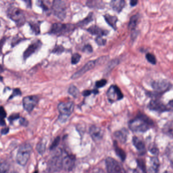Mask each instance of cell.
<instances>
[{
	"label": "cell",
	"instance_id": "5",
	"mask_svg": "<svg viewBox=\"0 0 173 173\" xmlns=\"http://www.w3.org/2000/svg\"><path fill=\"white\" fill-rule=\"evenodd\" d=\"M75 105L72 102H61L58 105V109L60 113L59 119L61 120H66L67 118L72 113Z\"/></svg>",
	"mask_w": 173,
	"mask_h": 173
},
{
	"label": "cell",
	"instance_id": "35",
	"mask_svg": "<svg viewBox=\"0 0 173 173\" xmlns=\"http://www.w3.org/2000/svg\"><path fill=\"white\" fill-rule=\"evenodd\" d=\"M107 83V80L105 79L97 81L95 83V85L97 88H101L104 87Z\"/></svg>",
	"mask_w": 173,
	"mask_h": 173
},
{
	"label": "cell",
	"instance_id": "29",
	"mask_svg": "<svg viewBox=\"0 0 173 173\" xmlns=\"http://www.w3.org/2000/svg\"><path fill=\"white\" fill-rule=\"evenodd\" d=\"M31 29L32 30L33 32L35 33V34L38 35L40 33V25L39 23H30Z\"/></svg>",
	"mask_w": 173,
	"mask_h": 173
},
{
	"label": "cell",
	"instance_id": "46",
	"mask_svg": "<svg viewBox=\"0 0 173 173\" xmlns=\"http://www.w3.org/2000/svg\"><path fill=\"white\" fill-rule=\"evenodd\" d=\"M93 93V90H85L82 93V95L84 97H88Z\"/></svg>",
	"mask_w": 173,
	"mask_h": 173
},
{
	"label": "cell",
	"instance_id": "48",
	"mask_svg": "<svg viewBox=\"0 0 173 173\" xmlns=\"http://www.w3.org/2000/svg\"><path fill=\"white\" fill-rule=\"evenodd\" d=\"M167 105V108L169 109V110L173 111V100L169 101Z\"/></svg>",
	"mask_w": 173,
	"mask_h": 173
},
{
	"label": "cell",
	"instance_id": "23",
	"mask_svg": "<svg viewBox=\"0 0 173 173\" xmlns=\"http://www.w3.org/2000/svg\"><path fill=\"white\" fill-rule=\"evenodd\" d=\"M139 19V14H136L131 17L130 21L129 23V28L132 30H135L136 28L137 25L138 20Z\"/></svg>",
	"mask_w": 173,
	"mask_h": 173
},
{
	"label": "cell",
	"instance_id": "7",
	"mask_svg": "<svg viewBox=\"0 0 173 173\" xmlns=\"http://www.w3.org/2000/svg\"><path fill=\"white\" fill-rule=\"evenodd\" d=\"M53 13L59 19L63 20L66 15V4L65 2L60 0L53 1L52 6Z\"/></svg>",
	"mask_w": 173,
	"mask_h": 173
},
{
	"label": "cell",
	"instance_id": "18",
	"mask_svg": "<svg viewBox=\"0 0 173 173\" xmlns=\"http://www.w3.org/2000/svg\"><path fill=\"white\" fill-rule=\"evenodd\" d=\"M125 4L126 3L124 0H113L110 2V6L114 11L120 13L124 8Z\"/></svg>",
	"mask_w": 173,
	"mask_h": 173
},
{
	"label": "cell",
	"instance_id": "34",
	"mask_svg": "<svg viewBox=\"0 0 173 173\" xmlns=\"http://www.w3.org/2000/svg\"><path fill=\"white\" fill-rule=\"evenodd\" d=\"M95 41L96 43L99 46L105 45L106 43V40L105 39L102 38V37H97Z\"/></svg>",
	"mask_w": 173,
	"mask_h": 173
},
{
	"label": "cell",
	"instance_id": "22",
	"mask_svg": "<svg viewBox=\"0 0 173 173\" xmlns=\"http://www.w3.org/2000/svg\"><path fill=\"white\" fill-rule=\"evenodd\" d=\"M114 148L115 153L122 161H124L126 158V153L119 146L116 141H114Z\"/></svg>",
	"mask_w": 173,
	"mask_h": 173
},
{
	"label": "cell",
	"instance_id": "31",
	"mask_svg": "<svg viewBox=\"0 0 173 173\" xmlns=\"http://www.w3.org/2000/svg\"><path fill=\"white\" fill-rule=\"evenodd\" d=\"M37 149L38 152L41 154H43L45 153L46 150V144L43 142H41L38 143L37 146Z\"/></svg>",
	"mask_w": 173,
	"mask_h": 173
},
{
	"label": "cell",
	"instance_id": "24",
	"mask_svg": "<svg viewBox=\"0 0 173 173\" xmlns=\"http://www.w3.org/2000/svg\"><path fill=\"white\" fill-rule=\"evenodd\" d=\"M164 133L173 139V121L167 122L163 128Z\"/></svg>",
	"mask_w": 173,
	"mask_h": 173
},
{
	"label": "cell",
	"instance_id": "33",
	"mask_svg": "<svg viewBox=\"0 0 173 173\" xmlns=\"http://www.w3.org/2000/svg\"><path fill=\"white\" fill-rule=\"evenodd\" d=\"M81 59V55L79 53H74L73 55H72V65H76L77 63L79 62Z\"/></svg>",
	"mask_w": 173,
	"mask_h": 173
},
{
	"label": "cell",
	"instance_id": "47",
	"mask_svg": "<svg viewBox=\"0 0 173 173\" xmlns=\"http://www.w3.org/2000/svg\"><path fill=\"white\" fill-rule=\"evenodd\" d=\"M6 39H7L6 37H3L1 40H0V52H2L3 46L6 42Z\"/></svg>",
	"mask_w": 173,
	"mask_h": 173
},
{
	"label": "cell",
	"instance_id": "40",
	"mask_svg": "<svg viewBox=\"0 0 173 173\" xmlns=\"http://www.w3.org/2000/svg\"><path fill=\"white\" fill-rule=\"evenodd\" d=\"M137 162L138 166L140 167V169L142 170V171L144 173H146V166H145L144 162H143L142 160H138Z\"/></svg>",
	"mask_w": 173,
	"mask_h": 173
},
{
	"label": "cell",
	"instance_id": "57",
	"mask_svg": "<svg viewBox=\"0 0 173 173\" xmlns=\"http://www.w3.org/2000/svg\"><path fill=\"white\" fill-rule=\"evenodd\" d=\"M11 173H16V172H11Z\"/></svg>",
	"mask_w": 173,
	"mask_h": 173
},
{
	"label": "cell",
	"instance_id": "16",
	"mask_svg": "<svg viewBox=\"0 0 173 173\" xmlns=\"http://www.w3.org/2000/svg\"><path fill=\"white\" fill-rule=\"evenodd\" d=\"M89 133L91 138L95 142H98L101 140L103 137V130L98 126L95 125L91 126L90 128Z\"/></svg>",
	"mask_w": 173,
	"mask_h": 173
},
{
	"label": "cell",
	"instance_id": "21",
	"mask_svg": "<svg viewBox=\"0 0 173 173\" xmlns=\"http://www.w3.org/2000/svg\"><path fill=\"white\" fill-rule=\"evenodd\" d=\"M133 143L138 150L141 152H144L145 151V143L142 140L137 137L133 138Z\"/></svg>",
	"mask_w": 173,
	"mask_h": 173
},
{
	"label": "cell",
	"instance_id": "4",
	"mask_svg": "<svg viewBox=\"0 0 173 173\" xmlns=\"http://www.w3.org/2000/svg\"><path fill=\"white\" fill-rule=\"evenodd\" d=\"M32 148L30 145L23 144L21 145L17 152L16 160L21 166H25L30 157Z\"/></svg>",
	"mask_w": 173,
	"mask_h": 173
},
{
	"label": "cell",
	"instance_id": "56",
	"mask_svg": "<svg viewBox=\"0 0 173 173\" xmlns=\"http://www.w3.org/2000/svg\"><path fill=\"white\" fill-rule=\"evenodd\" d=\"M169 173V172H168L166 171V172H165V173Z\"/></svg>",
	"mask_w": 173,
	"mask_h": 173
},
{
	"label": "cell",
	"instance_id": "52",
	"mask_svg": "<svg viewBox=\"0 0 173 173\" xmlns=\"http://www.w3.org/2000/svg\"><path fill=\"white\" fill-rule=\"evenodd\" d=\"M98 93H99V91H98V90H96V89L93 90V93H94L95 95H97Z\"/></svg>",
	"mask_w": 173,
	"mask_h": 173
},
{
	"label": "cell",
	"instance_id": "28",
	"mask_svg": "<svg viewBox=\"0 0 173 173\" xmlns=\"http://www.w3.org/2000/svg\"><path fill=\"white\" fill-rule=\"evenodd\" d=\"M145 57L147 61H148L149 63H150L151 64L153 65H156L157 63V59H156L155 56L151 53H147L146 54Z\"/></svg>",
	"mask_w": 173,
	"mask_h": 173
},
{
	"label": "cell",
	"instance_id": "39",
	"mask_svg": "<svg viewBox=\"0 0 173 173\" xmlns=\"http://www.w3.org/2000/svg\"><path fill=\"white\" fill-rule=\"evenodd\" d=\"M59 142H60V137H57L53 141V142L52 143V144L51 145V146L50 147V149L51 150L54 149L58 145Z\"/></svg>",
	"mask_w": 173,
	"mask_h": 173
},
{
	"label": "cell",
	"instance_id": "54",
	"mask_svg": "<svg viewBox=\"0 0 173 173\" xmlns=\"http://www.w3.org/2000/svg\"><path fill=\"white\" fill-rule=\"evenodd\" d=\"M25 2H26V3H27V2H30V3H31V1H25ZM31 6H32V5L31 4H27V7H31Z\"/></svg>",
	"mask_w": 173,
	"mask_h": 173
},
{
	"label": "cell",
	"instance_id": "6",
	"mask_svg": "<svg viewBox=\"0 0 173 173\" xmlns=\"http://www.w3.org/2000/svg\"><path fill=\"white\" fill-rule=\"evenodd\" d=\"M105 164L108 173H126L122 165L113 158L107 157Z\"/></svg>",
	"mask_w": 173,
	"mask_h": 173
},
{
	"label": "cell",
	"instance_id": "10",
	"mask_svg": "<svg viewBox=\"0 0 173 173\" xmlns=\"http://www.w3.org/2000/svg\"><path fill=\"white\" fill-rule=\"evenodd\" d=\"M62 158L61 155H57L50 160L48 165V169L50 172H57L62 169Z\"/></svg>",
	"mask_w": 173,
	"mask_h": 173
},
{
	"label": "cell",
	"instance_id": "44",
	"mask_svg": "<svg viewBox=\"0 0 173 173\" xmlns=\"http://www.w3.org/2000/svg\"><path fill=\"white\" fill-rule=\"evenodd\" d=\"M7 116L6 111L3 107H0V116L2 118H5Z\"/></svg>",
	"mask_w": 173,
	"mask_h": 173
},
{
	"label": "cell",
	"instance_id": "1",
	"mask_svg": "<svg viewBox=\"0 0 173 173\" xmlns=\"http://www.w3.org/2000/svg\"><path fill=\"white\" fill-rule=\"evenodd\" d=\"M154 125L152 119L148 116L139 113L135 118L130 120L129 126L130 129L134 132H145Z\"/></svg>",
	"mask_w": 173,
	"mask_h": 173
},
{
	"label": "cell",
	"instance_id": "27",
	"mask_svg": "<svg viewBox=\"0 0 173 173\" xmlns=\"http://www.w3.org/2000/svg\"><path fill=\"white\" fill-rule=\"evenodd\" d=\"M68 92L70 95L75 98L78 97L79 95V90L75 85L70 86L68 89Z\"/></svg>",
	"mask_w": 173,
	"mask_h": 173
},
{
	"label": "cell",
	"instance_id": "12",
	"mask_svg": "<svg viewBox=\"0 0 173 173\" xmlns=\"http://www.w3.org/2000/svg\"><path fill=\"white\" fill-rule=\"evenodd\" d=\"M42 43L41 41L39 40H35L30 44L27 48V49L25 50L23 54V57L24 60H26L28 57H30L31 55L34 53H36L41 48Z\"/></svg>",
	"mask_w": 173,
	"mask_h": 173
},
{
	"label": "cell",
	"instance_id": "53",
	"mask_svg": "<svg viewBox=\"0 0 173 173\" xmlns=\"http://www.w3.org/2000/svg\"><path fill=\"white\" fill-rule=\"evenodd\" d=\"M3 71H4L3 68V67H2V66L0 65V73H1L3 72Z\"/></svg>",
	"mask_w": 173,
	"mask_h": 173
},
{
	"label": "cell",
	"instance_id": "41",
	"mask_svg": "<svg viewBox=\"0 0 173 173\" xmlns=\"http://www.w3.org/2000/svg\"><path fill=\"white\" fill-rule=\"evenodd\" d=\"M149 150L150 151V152L152 153V154H154V155H157L158 154L159 150H158V148L155 146L154 145H153L152 146H150L149 148Z\"/></svg>",
	"mask_w": 173,
	"mask_h": 173
},
{
	"label": "cell",
	"instance_id": "38",
	"mask_svg": "<svg viewBox=\"0 0 173 173\" xmlns=\"http://www.w3.org/2000/svg\"><path fill=\"white\" fill-rule=\"evenodd\" d=\"M83 52H86V53H91L92 52L93 50L92 46L90 44H86L85 45L83 48Z\"/></svg>",
	"mask_w": 173,
	"mask_h": 173
},
{
	"label": "cell",
	"instance_id": "45",
	"mask_svg": "<svg viewBox=\"0 0 173 173\" xmlns=\"http://www.w3.org/2000/svg\"><path fill=\"white\" fill-rule=\"evenodd\" d=\"M19 123H20V124L21 126H27L28 124L27 120L25 118H23V117L20 118Z\"/></svg>",
	"mask_w": 173,
	"mask_h": 173
},
{
	"label": "cell",
	"instance_id": "32",
	"mask_svg": "<svg viewBox=\"0 0 173 173\" xmlns=\"http://www.w3.org/2000/svg\"><path fill=\"white\" fill-rule=\"evenodd\" d=\"M64 47L61 45H56L53 49L52 50V53L57 54H61V53H63L64 52Z\"/></svg>",
	"mask_w": 173,
	"mask_h": 173
},
{
	"label": "cell",
	"instance_id": "9",
	"mask_svg": "<svg viewBox=\"0 0 173 173\" xmlns=\"http://www.w3.org/2000/svg\"><path fill=\"white\" fill-rule=\"evenodd\" d=\"M106 95L108 100L111 103L120 101L124 97V95L122 94L120 88L115 85L110 86L106 93Z\"/></svg>",
	"mask_w": 173,
	"mask_h": 173
},
{
	"label": "cell",
	"instance_id": "42",
	"mask_svg": "<svg viewBox=\"0 0 173 173\" xmlns=\"http://www.w3.org/2000/svg\"><path fill=\"white\" fill-rule=\"evenodd\" d=\"M19 118V114L18 113H14V114H12L9 117V120L10 121H13L14 120L17 119Z\"/></svg>",
	"mask_w": 173,
	"mask_h": 173
},
{
	"label": "cell",
	"instance_id": "8",
	"mask_svg": "<svg viewBox=\"0 0 173 173\" xmlns=\"http://www.w3.org/2000/svg\"><path fill=\"white\" fill-rule=\"evenodd\" d=\"M151 86L154 91L162 95L165 93L171 90L173 85L167 80H158L153 81L151 83Z\"/></svg>",
	"mask_w": 173,
	"mask_h": 173
},
{
	"label": "cell",
	"instance_id": "30",
	"mask_svg": "<svg viewBox=\"0 0 173 173\" xmlns=\"http://www.w3.org/2000/svg\"><path fill=\"white\" fill-rule=\"evenodd\" d=\"M9 166L6 162L0 163V173H8Z\"/></svg>",
	"mask_w": 173,
	"mask_h": 173
},
{
	"label": "cell",
	"instance_id": "15",
	"mask_svg": "<svg viewBox=\"0 0 173 173\" xmlns=\"http://www.w3.org/2000/svg\"><path fill=\"white\" fill-rule=\"evenodd\" d=\"M96 63H97V61H89L79 70L77 71V72H76L75 74H73L72 75L71 78L72 79H75L79 78L82 75L85 74L86 73L88 72L89 71L91 70V69L94 68L96 65Z\"/></svg>",
	"mask_w": 173,
	"mask_h": 173
},
{
	"label": "cell",
	"instance_id": "2",
	"mask_svg": "<svg viewBox=\"0 0 173 173\" xmlns=\"http://www.w3.org/2000/svg\"><path fill=\"white\" fill-rule=\"evenodd\" d=\"M75 25L72 24L55 23L51 26L49 33L58 36H66L73 32Z\"/></svg>",
	"mask_w": 173,
	"mask_h": 173
},
{
	"label": "cell",
	"instance_id": "37",
	"mask_svg": "<svg viewBox=\"0 0 173 173\" xmlns=\"http://www.w3.org/2000/svg\"><path fill=\"white\" fill-rule=\"evenodd\" d=\"M37 5L38 6H40V7H41L44 11H48L49 10V8L47 5H46L45 2L44 1H38L37 2Z\"/></svg>",
	"mask_w": 173,
	"mask_h": 173
},
{
	"label": "cell",
	"instance_id": "13",
	"mask_svg": "<svg viewBox=\"0 0 173 173\" xmlns=\"http://www.w3.org/2000/svg\"><path fill=\"white\" fill-rule=\"evenodd\" d=\"M148 108L150 110L162 113L169 111L167 105H165L161 101L158 99L153 100L149 103Z\"/></svg>",
	"mask_w": 173,
	"mask_h": 173
},
{
	"label": "cell",
	"instance_id": "3",
	"mask_svg": "<svg viewBox=\"0 0 173 173\" xmlns=\"http://www.w3.org/2000/svg\"><path fill=\"white\" fill-rule=\"evenodd\" d=\"M8 17L14 21L17 26L21 27L25 22L24 12L20 8L14 6H10L7 10Z\"/></svg>",
	"mask_w": 173,
	"mask_h": 173
},
{
	"label": "cell",
	"instance_id": "26",
	"mask_svg": "<svg viewBox=\"0 0 173 173\" xmlns=\"http://www.w3.org/2000/svg\"><path fill=\"white\" fill-rule=\"evenodd\" d=\"M93 20V13H90L87 17H86L85 18L79 21V23H78V25L79 26H85L86 25H88V23H91V21Z\"/></svg>",
	"mask_w": 173,
	"mask_h": 173
},
{
	"label": "cell",
	"instance_id": "14",
	"mask_svg": "<svg viewBox=\"0 0 173 173\" xmlns=\"http://www.w3.org/2000/svg\"><path fill=\"white\" fill-rule=\"evenodd\" d=\"M75 162V157L72 154L67 155L62 158V169L70 171L73 169Z\"/></svg>",
	"mask_w": 173,
	"mask_h": 173
},
{
	"label": "cell",
	"instance_id": "11",
	"mask_svg": "<svg viewBox=\"0 0 173 173\" xmlns=\"http://www.w3.org/2000/svg\"><path fill=\"white\" fill-rule=\"evenodd\" d=\"M39 102V97L37 95H29L23 99V106L28 112H31Z\"/></svg>",
	"mask_w": 173,
	"mask_h": 173
},
{
	"label": "cell",
	"instance_id": "50",
	"mask_svg": "<svg viewBox=\"0 0 173 173\" xmlns=\"http://www.w3.org/2000/svg\"><path fill=\"white\" fill-rule=\"evenodd\" d=\"M138 1H136V0H132V1H130V5H131V6H132V7L136 6V5H137V4H138Z\"/></svg>",
	"mask_w": 173,
	"mask_h": 173
},
{
	"label": "cell",
	"instance_id": "17",
	"mask_svg": "<svg viewBox=\"0 0 173 173\" xmlns=\"http://www.w3.org/2000/svg\"><path fill=\"white\" fill-rule=\"evenodd\" d=\"M86 30L90 32L91 34L97 36V37H103L108 34V30H103L96 25L91 26Z\"/></svg>",
	"mask_w": 173,
	"mask_h": 173
},
{
	"label": "cell",
	"instance_id": "25",
	"mask_svg": "<svg viewBox=\"0 0 173 173\" xmlns=\"http://www.w3.org/2000/svg\"><path fill=\"white\" fill-rule=\"evenodd\" d=\"M86 5L90 8H97L98 9L102 8L104 6L103 2L98 1H89L86 2Z\"/></svg>",
	"mask_w": 173,
	"mask_h": 173
},
{
	"label": "cell",
	"instance_id": "19",
	"mask_svg": "<svg viewBox=\"0 0 173 173\" xmlns=\"http://www.w3.org/2000/svg\"><path fill=\"white\" fill-rule=\"evenodd\" d=\"M128 131L124 129L116 131L114 133L115 138L119 140L120 143H124L126 142L127 139V133Z\"/></svg>",
	"mask_w": 173,
	"mask_h": 173
},
{
	"label": "cell",
	"instance_id": "51",
	"mask_svg": "<svg viewBox=\"0 0 173 173\" xmlns=\"http://www.w3.org/2000/svg\"><path fill=\"white\" fill-rule=\"evenodd\" d=\"M5 125H6V122L4 120V118H2L0 116V126H5Z\"/></svg>",
	"mask_w": 173,
	"mask_h": 173
},
{
	"label": "cell",
	"instance_id": "20",
	"mask_svg": "<svg viewBox=\"0 0 173 173\" xmlns=\"http://www.w3.org/2000/svg\"><path fill=\"white\" fill-rule=\"evenodd\" d=\"M104 18L106 23L112 27L114 30H116L117 29V23L118 21V18L116 16L111 15L109 14H106L104 15Z\"/></svg>",
	"mask_w": 173,
	"mask_h": 173
},
{
	"label": "cell",
	"instance_id": "55",
	"mask_svg": "<svg viewBox=\"0 0 173 173\" xmlns=\"http://www.w3.org/2000/svg\"><path fill=\"white\" fill-rule=\"evenodd\" d=\"M171 167H173V160L172 162H171Z\"/></svg>",
	"mask_w": 173,
	"mask_h": 173
},
{
	"label": "cell",
	"instance_id": "49",
	"mask_svg": "<svg viewBox=\"0 0 173 173\" xmlns=\"http://www.w3.org/2000/svg\"><path fill=\"white\" fill-rule=\"evenodd\" d=\"M9 129L8 128H6L2 129L1 132L2 135H6L9 133Z\"/></svg>",
	"mask_w": 173,
	"mask_h": 173
},
{
	"label": "cell",
	"instance_id": "43",
	"mask_svg": "<svg viewBox=\"0 0 173 173\" xmlns=\"http://www.w3.org/2000/svg\"><path fill=\"white\" fill-rule=\"evenodd\" d=\"M90 173H105V172L100 168H94L91 170Z\"/></svg>",
	"mask_w": 173,
	"mask_h": 173
},
{
	"label": "cell",
	"instance_id": "36",
	"mask_svg": "<svg viewBox=\"0 0 173 173\" xmlns=\"http://www.w3.org/2000/svg\"><path fill=\"white\" fill-rule=\"evenodd\" d=\"M22 95V93H21V91L20 89H19V88H15V89H14L12 94L10 96L9 100H11V99H13L15 97L19 96V95Z\"/></svg>",
	"mask_w": 173,
	"mask_h": 173
}]
</instances>
